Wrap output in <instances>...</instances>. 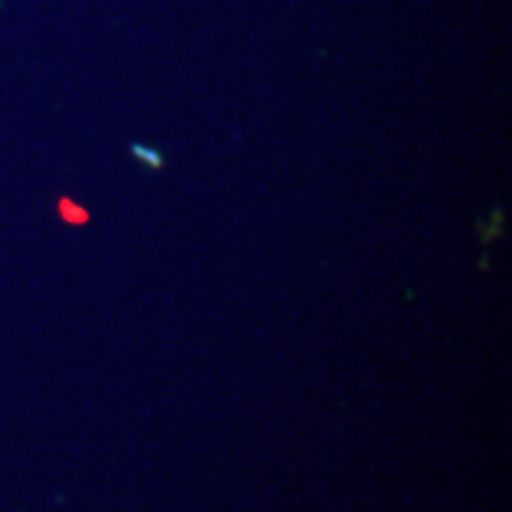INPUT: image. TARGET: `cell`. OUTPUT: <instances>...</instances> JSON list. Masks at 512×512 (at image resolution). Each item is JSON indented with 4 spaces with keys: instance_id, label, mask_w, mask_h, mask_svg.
Segmentation results:
<instances>
[{
    "instance_id": "obj_1",
    "label": "cell",
    "mask_w": 512,
    "mask_h": 512,
    "mask_svg": "<svg viewBox=\"0 0 512 512\" xmlns=\"http://www.w3.org/2000/svg\"><path fill=\"white\" fill-rule=\"evenodd\" d=\"M134 154H140L143 160H148V165H151V168H157V165L163 163V157H157V154H148L146 148H140V146H134Z\"/></svg>"
}]
</instances>
